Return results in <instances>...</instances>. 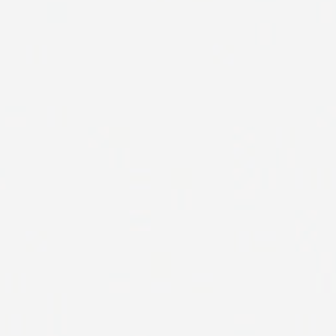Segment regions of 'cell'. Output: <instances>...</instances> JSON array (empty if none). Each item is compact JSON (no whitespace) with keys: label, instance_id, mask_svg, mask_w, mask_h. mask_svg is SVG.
<instances>
[{"label":"cell","instance_id":"cell-1","mask_svg":"<svg viewBox=\"0 0 336 336\" xmlns=\"http://www.w3.org/2000/svg\"><path fill=\"white\" fill-rule=\"evenodd\" d=\"M322 270L324 273H332L334 272V257L331 252L322 253Z\"/></svg>","mask_w":336,"mask_h":336},{"label":"cell","instance_id":"cell-2","mask_svg":"<svg viewBox=\"0 0 336 336\" xmlns=\"http://www.w3.org/2000/svg\"><path fill=\"white\" fill-rule=\"evenodd\" d=\"M331 281H332V279H331V274H330V273H326V274H324V284H323V290L326 291V293L331 291V289H332V286H331Z\"/></svg>","mask_w":336,"mask_h":336},{"label":"cell","instance_id":"cell-3","mask_svg":"<svg viewBox=\"0 0 336 336\" xmlns=\"http://www.w3.org/2000/svg\"><path fill=\"white\" fill-rule=\"evenodd\" d=\"M301 251L303 252H311L313 251V246L310 242H303L302 246H301Z\"/></svg>","mask_w":336,"mask_h":336},{"label":"cell","instance_id":"cell-4","mask_svg":"<svg viewBox=\"0 0 336 336\" xmlns=\"http://www.w3.org/2000/svg\"><path fill=\"white\" fill-rule=\"evenodd\" d=\"M307 214H308V218H311V221H313V222H315V221H317V214H318V211H315V210H311V211H307Z\"/></svg>","mask_w":336,"mask_h":336},{"label":"cell","instance_id":"cell-5","mask_svg":"<svg viewBox=\"0 0 336 336\" xmlns=\"http://www.w3.org/2000/svg\"><path fill=\"white\" fill-rule=\"evenodd\" d=\"M317 235H318L317 231H311V232H310V238H311L313 242H317Z\"/></svg>","mask_w":336,"mask_h":336}]
</instances>
